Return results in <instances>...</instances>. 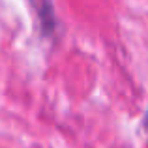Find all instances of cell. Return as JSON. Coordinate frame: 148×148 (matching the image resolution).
<instances>
[{"instance_id":"obj_1","label":"cell","mask_w":148,"mask_h":148,"mask_svg":"<svg viewBox=\"0 0 148 148\" xmlns=\"http://www.w3.org/2000/svg\"><path fill=\"white\" fill-rule=\"evenodd\" d=\"M146 126H148V116H146Z\"/></svg>"}]
</instances>
